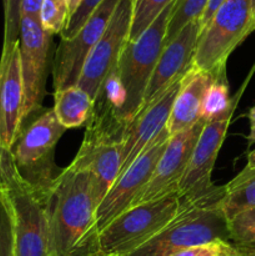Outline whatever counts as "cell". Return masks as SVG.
<instances>
[{"label": "cell", "mask_w": 255, "mask_h": 256, "mask_svg": "<svg viewBox=\"0 0 255 256\" xmlns=\"http://www.w3.org/2000/svg\"><path fill=\"white\" fill-rule=\"evenodd\" d=\"M254 29H255V6H254Z\"/></svg>", "instance_id": "36"}, {"label": "cell", "mask_w": 255, "mask_h": 256, "mask_svg": "<svg viewBox=\"0 0 255 256\" xmlns=\"http://www.w3.org/2000/svg\"><path fill=\"white\" fill-rule=\"evenodd\" d=\"M0 184L14 222L15 256H55L46 208V184H34L18 168L9 150L0 152Z\"/></svg>", "instance_id": "2"}, {"label": "cell", "mask_w": 255, "mask_h": 256, "mask_svg": "<svg viewBox=\"0 0 255 256\" xmlns=\"http://www.w3.org/2000/svg\"><path fill=\"white\" fill-rule=\"evenodd\" d=\"M0 152H2V150H0Z\"/></svg>", "instance_id": "38"}, {"label": "cell", "mask_w": 255, "mask_h": 256, "mask_svg": "<svg viewBox=\"0 0 255 256\" xmlns=\"http://www.w3.org/2000/svg\"><path fill=\"white\" fill-rule=\"evenodd\" d=\"M180 209L178 192L129 208L98 234L96 250L108 256H128L159 234Z\"/></svg>", "instance_id": "6"}, {"label": "cell", "mask_w": 255, "mask_h": 256, "mask_svg": "<svg viewBox=\"0 0 255 256\" xmlns=\"http://www.w3.org/2000/svg\"><path fill=\"white\" fill-rule=\"evenodd\" d=\"M120 0H104L74 38L62 39L55 52L54 89L75 86L88 56L104 34Z\"/></svg>", "instance_id": "10"}, {"label": "cell", "mask_w": 255, "mask_h": 256, "mask_svg": "<svg viewBox=\"0 0 255 256\" xmlns=\"http://www.w3.org/2000/svg\"><path fill=\"white\" fill-rule=\"evenodd\" d=\"M42 0H22V16L39 18Z\"/></svg>", "instance_id": "31"}, {"label": "cell", "mask_w": 255, "mask_h": 256, "mask_svg": "<svg viewBox=\"0 0 255 256\" xmlns=\"http://www.w3.org/2000/svg\"><path fill=\"white\" fill-rule=\"evenodd\" d=\"M225 188L215 194L192 202H182L179 214L152 240L128 256H172L182 250L229 240L228 219L220 202Z\"/></svg>", "instance_id": "3"}, {"label": "cell", "mask_w": 255, "mask_h": 256, "mask_svg": "<svg viewBox=\"0 0 255 256\" xmlns=\"http://www.w3.org/2000/svg\"><path fill=\"white\" fill-rule=\"evenodd\" d=\"M172 256H242L229 240H215L209 244L190 248Z\"/></svg>", "instance_id": "28"}, {"label": "cell", "mask_w": 255, "mask_h": 256, "mask_svg": "<svg viewBox=\"0 0 255 256\" xmlns=\"http://www.w3.org/2000/svg\"><path fill=\"white\" fill-rule=\"evenodd\" d=\"M242 256H255V250H250V252H242Z\"/></svg>", "instance_id": "35"}, {"label": "cell", "mask_w": 255, "mask_h": 256, "mask_svg": "<svg viewBox=\"0 0 255 256\" xmlns=\"http://www.w3.org/2000/svg\"><path fill=\"white\" fill-rule=\"evenodd\" d=\"M82 0H68V4H69V10H70V18L72 15L79 9V6L82 5Z\"/></svg>", "instance_id": "33"}, {"label": "cell", "mask_w": 255, "mask_h": 256, "mask_svg": "<svg viewBox=\"0 0 255 256\" xmlns=\"http://www.w3.org/2000/svg\"><path fill=\"white\" fill-rule=\"evenodd\" d=\"M94 100L78 85L55 90L54 112L66 130L78 129L89 122Z\"/></svg>", "instance_id": "19"}, {"label": "cell", "mask_w": 255, "mask_h": 256, "mask_svg": "<svg viewBox=\"0 0 255 256\" xmlns=\"http://www.w3.org/2000/svg\"><path fill=\"white\" fill-rule=\"evenodd\" d=\"M22 0H4V44L2 50L19 42Z\"/></svg>", "instance_id": "27"}, {"label": "cell", "mask_w": 255, "mask_h": 256, "mask_svg": "<svg viewBox=\"0 0 255 256\" xmlns=\"http://www.w3.org/2000/svg\"><path fill=\"white\" fill-rule=\"evenodd\" d=\"M212 79L214 76L212 74L202 72L194 64L188 70L182 80V86L175 98L168 122L170 136L189 130L200 122L202 99Z\"/></svg>", "instance_id": "18"}, {"label": "cell", "mask_w": 255, "mask_h": 256, "mask_svg": "<svg viewBox=\"0 0 255 256\" xmlns=\"http://www.w3.org/2000/svg\"><path fill=\"white\" fill-rule=\"evenodd\" d=\"M175 0H134L129 40H136Z\"/></svg>", "instance_id": "23"}, {"label": "cell", "mask_w": 255, "mask_h": 256, "mask_svg": "<svg viewBox=\"0 0 255 256\" xmlns=\"http://www.w3.org/2000/svg\"><path fill=\"white\" fill-rule=\"evenodd\" d=\"M39 19L49 34L62 35L70 20L68 0H42Z\"/></svg>", "instance_id": "25"}, {"label": "cell", "mask_w": 255, "mask_h": 256, "mask_svg": "<svg viewBox=\"0 0 255 256\" xmlns=\"http://www.w3.org/2000/svg\"><path fill=\"white\" fill-rule=\"evenodd\" d=\"M224 188L220 208L229 222L240 212L255 206V168L245 166Z\"/></svg>", "instance_id": "20"}, {"label": "cell", "mask_w": 255, "mask_h": 256, "mask_svg": "<svg viewBox=\"0 0 255 256\" xmlns=\"http://www.w3.org/2000/svg\"><path fill=\"white\" fill-rule=\"evenodd\" d=\"M175 2L136 40L126 42L118 60L115 68L124 89V105L119 118L128 124L136 116L144 104L148 85L165 48L168 25Z\"/></svg>", "instance_id": "4"}, {"label": "cell", "mask_w": 255, "mask_h": 256, "mask_svg": "<svg viewBox=\"0 0 255 256\" xmlns=\"http://www.w3.org/2000/svg\"><path fill=\"white\" fill-rule=\"evenodd\" d=\"M134 0H120L98 44L88 56L78 86L95 100L100 86L116 66L118 60L129 40Z\"/></svg>", "instance_id": "11"}, {"label": "cell", "mask_w": 255, "mask_h": 256, "mask_svg": "<svg viewBox=\"0 0 255 256\" xmlns=\"http://www.w3.org/2000/svg\"><path fill=\"white\" fill-rule=\"evenodd\" d=\"M0 256H15V234L12 208L0 184Z\"/></svg>", "instance_id": "26"}, {"label": "cell", "mask_w": 255, "mask_h": 256, "mask_svg": "<svg viewBox=\"0 0 255 256\" xmlns=\"http://www.w3.org/2000/svg\"><path fill=\"white\" fill-rule=\"evenodd\" d=\"M22 88L19 42L0 58V150L12 152L22 132Z\"/></svg>", "instance_id": "14"}, {"label": "cell", "mask_w": 255, "mask_h": 256, "mask_svg": "<svg viewBox=\"0 0 255 256\" xmlns=\"http://www.w3.org/2000/svg\"><path fill=\"white\" fill-rule=\"evenodd\" d=\"M66 129L58 120L54 110H46L20 132L12 150L20 170L35 168L46 162Z\"/></svg>", "instance_id": "17"}, {"label": "cell", "mask_w": 255, "mask_h": 256, "mask_svg": "<svg viewBox=\"0 0 255 256\" xmlns=\"http://www.w3.org/2000/svg\"><path fill=\"white\" fill-rule=\"evenodd\" d=\"M229 238L239 252L255 250V206L229 220Z\"/></svg>", "instance_id": "24"}, {"label": "cell", "mask_w": 255, "mask_h": 256, "mask_svg": "<svg viewBox=\"0 0 255 256\" xmlns=\"http://www.w3.org/2000/svg\"><path fill=\"white\" fill-rule=\"evenodd\" d=\"M102 2L104 0H82L79 9L72 15L66 28L62 32V39L69 40L72 38H74Z\"/></svg>", "instance_id": "29"}, {"label": "cell", "mask_w": 255, "mask_h": 256, "mask_svg": "<svg viewBox=\"0 0 255 256\" xmlns=\"http://www.w3.org/2000/svg\"><path fill=\"white\" fill-rule=\"evenodd\" d=\"M210 0H176L168 25L165 45L178 36L190 22L202 19Z\"/></svg>", "instance_id": "22"}, {"label": "cell", "mask_w": 255, "mask_h": 256, "mask_svg": "<svg viewBox=\"0 0 255 256\" xmlns=\"http://www.w3.org/2000/svg\"><path fill=\"white\" fill-rule=\"evenodd\" d=\"M182 78L166 88L150 104L142 108L128 124L122 152V166L119 176L168 126L175 98L182 86Z\"/></svg>", "instance_id": "15"}, {"label": "cell", "mask_w": 255, "mask_h": 256, "mask_svg": "<svg viewBox=\"0 0 255 256\" xmlns=\"http://www.w3.org/2000/svg\"><path fill=\"white\" fill-rule=\"evenodd\" d=\"M169 139V132H168V128H165L150 142L149 146L145 148L138 159L118 178L95 212V239L98 234L105 226H108L115 218H118L122 212L132 206L135 198L146 186L154 174V170L162 152L166 149Z\"/></svg>", "instance_id": "8"}, {"label": "cell", "mask_w": 255, "mask_h": 256, "mask_svg": "<svg viewBox=\"0 0 255 256\" xmlns=\"http://www.w3.org/2000/svg\"><path fill=\"white\" fill-rule=\"evenodd\" d=\"M52 35L42 26L39 18L22 16L20 22V66H22L24 105L22 125L42 109L46 94V78Z\"/></svg>", "instance_id": "9"}, {"label": "cell", "mask_w": 255, "mask_h": 256, "mask_svg": "<svg viewBox=\"0 0 255 256\" xmlns=\"http://www.w3.org/2000/svg\"><path fill=\"white\" fill-rule=\"evenodd\" d=\"M252 6H255V0H252Z\"/></svg>", "instance_id": "37"}, {"label": "cell", "mask_w": 255, "mask_h": 256, "mask_svg": "<svg viewBox=\"0 0 255 256\" xmlns=\"http://www.w3.org/2000/svg\"><path fill=\"white\" fill-rule=\"evenodd\" d=\"M225 2H226V0H210L209 4H208V6H206V9H205L204 14H202V19H200V28H202V30L204 29L208 24H209V22L212 20V18L215 15V12H218V9H219V8L222 6Z\"/></svg>", "instance_id": "30"}, {"label": "cell", "mask_w": 255, "mask_h": 256, "mask_svg": "<svg viewBox=\"0 0 255 256\" xmlns=\"http://www.w3.org/2000/svg\"><path fill=\"white\" fill-rule=\"evenodd\" d=\"M200 32V22L195 20L188 24L174 40L165 45L148 85L142 108L150 104L166 88L182 79L192 66Z\"/></svg>", "instance_id": "16"}, {"label": "cell", "mask_w": 255, "mask_h": 256, "mask_svg": "<svg viewBox=\"0 0 255 256\" xmlns=\"http://www.w3.org/2000/svg\"><path fill=\"white\" fill-rule=\"evenodd\" d=\"M94 175L72 165L46 184V208L55 256H89L96 250L95 212L102 202Z\"/></svg>", "instance_id": "1"}, {"label": "cell", "mask_w": 255, "mask_h": 256, "mask_svg": "<svg viewBox=\"0 0 255 256\" xmlns=\"http://www.w3.org/2000/svg\"><path fill=\"white\" fill-rule=\"evenodd\" d=\"M212 76L214 79L208 88L202 104L200 122L204 124L232 116L236 105V100L230 99L226 72H219Z\"/></svg>", "instance_id": "21"}, {"label": "cell", "mask_w": 255, "mask_h": 256, "mask_svg": "<svg viewBox=\"0 0 255 256\" xmlns=\"http://www.w3.org/2000/svg\"><path fill=\"white\" fill-rule=\"evenodd\" d=\"M204 125V122H199L189 130L170 136L166 149L162 152L152 179L135 198L130 208L159 200L178 192L179 182L184 175Z\"/></svg>", "instance_id": "13"}, {"label": "cell", "mask_w": 255, "mask_h": 256, "mask_svg": "<svg viewBox=\"0 0 255 256\" xmlns=\"http://www.w3.org/2000/svg\"><path fill=\"white\" fill-rule=\"evenodd\" d=\"M254 29L252 0H226L202 30L194 55V66L216 75L226 72L232 52Z\"/></svg>", "instance_id": "7"}, {"label": "cell", "mask_w": 255, "mask_h": 256, "mask_svg": "<svg viewBox=\"0 0 255 256\" xmlns=\"http://www.w3.org/2000/svg\"><path fill=\"white\" fill-rule=\"evenodd\" d=\"M248 168H255V149L248 156Z\"/></svg>", "instance_id": "34"}, {"label": "cell", "mask_w": 255, "mask_h": 256, "mask_svg": "<svg viewBox=\"0 0 255 256\" xmlns=\"http://www.w3.org/2000/svg\"><path fill=\"white\" fill-rule=\"evenodd\" d=\"M249 122H250V134L248 136L249 144H255V106H252L249 112Z\"/></svg>", "instance_id": "32"}, {"label": "cell", "mask_w": 255, "mask_h": 256, "mask_svg": "<svg viewBox=\"0 0 255 256\" xmlns=\"http://www.w3.org/2000/svg\"><path fill=\"white\" fill-rule=\"evenodd\" d=\"M126 126L128 122H122L115 110L94 104L86 122L84 142L70 164L75 169L86 170L94 175L102 199L122 170Z\"/></svg>", "instance_id": "5"}, {"label": "cell", "mask_w": 255, "mask_h": 256, "mask_svg": "<svg viewBox=\"0 0 255 256\" xmlns=\"http://www.w3.org/2000/svg\"><path fill=\"white\" fill-rule=\"evenodd\" d=\"M232 116L205 124L178 186L182 202H192L215 194L220 186L212 184V174L224 144Z\"/></svg>", "instance_id": "12"}]
</instances>
